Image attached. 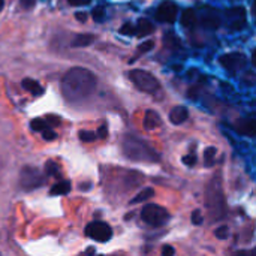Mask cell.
Segmentation results:
<instances>
[{
	"label": "cell",
	"instance_id": "obj_17",
	"mask_svg": "<svg viewBox=\"0 0 256 256\" xmlns=\"http://www.w3.org/2000/svg\"><path fill=\"white\" fill-rule=\"evenodd\" d=\"M195 21H196V15H195L194 9H186L182 15V26L186 28H190V27H194Z\"/></svg>",
	"mask_w": 256,
	"mask_h": 256
},
{
	"label": "cell",
	"instance_id": "obj_39",
	"mask_svg": "<svg viewBox=\"0 0 256 256\" xmlns=\"http://www.w3.org/2000/svg\"><path fill=\"white\" fill-rule=\"evenodd\" d=\"M3 4H4V3H3V0H0V10L3 9Z\"/></svg>",
	"mask_w": 256,
	"mask_h": 256
},
{
	"label": "cell",
	"instance_id": "obj_16",
	"mask_svg": "<svg viewBox=\"0 0 256 256\" xmlns=\"http://www.w3.org/2000/svg\"><path fill=\"white\" fill-rule=\"evenodd\" d=\"M70 182H58V183H56L52 188H51V190H50V194L51 195H66V194H69L70 192Z\"/></svg>",
	"mask_w": 256,
	"mask_h": 256
},
{
	"label": "cell",
	"instance_id": "obj_7",
	"mask_svg": "<svg viewBox=\"0 0 256 256\" xmlns=\"http://www.w3.org/2000/svg\"><path fill=\"white\" fill-rule=\"evenodd\" d=\"M226 20H228V26L231 30H243L246 27V9L242 6H236L226 10Z\"/></svg>",
	"mask_w": 256,
	"mask_h": 256
},
{
	"label": "cell",
	"instance_id": "obj_25",
	"mask_svg": "<svg viewBox=\"0 0 256 256\" xmlns=\"http://www.w3.org/2000/svg\"><path fill=\"white\" fill-rule=\"evenodd\" d=\"M228 226H219L218 230H216V237L219 238V240H225V238H228Z\"/></svg>",
	"mask_w": 256,
	"mask_h": 256
},
{
	"label": "cell",
	"instance_id": "obj_31",
	"mask_svg": "<svg viewBox=\"0 0 256 256\" xmlns=\"http://www.w3.org/2000/svg\"><path fill=\"white\" fill-rule=\"evenodd\" d=\"M92 0H68V3L69 4H72V6H86V4H88Z\"/></svg>",
	"mask_w": 256,
	"mask_h": 256
},
{
	"label": "cell",
	"instance_id": "obj_8",
	"mask_svg": "<svg viewBox=\"0 0 256 256\" xmlns=\"http://www.w3.org/2000/svg\"><path fill=\"white\" fill-rule=\"evenodd\" d=\"M220 64L228 69L230 72H237L240 70L242 68H244L246 64V57L244 54L242 52H230V54H225L219 58Z\"/></svg>",
	"mask_w": 256,
	"mask_h": 256
},
{
	"label": "cell",
	"instance_id": "obj_34",
	"mask_svg": "<svg viewBox=\"0 0 256 256\" xmlns=\"http://www.w3.org/2000/svg\"><path fill=\"white\" fill-rule=\"evenodd\" d=\"M236 256H256V248L252 250H240L236 254Z\"/></svg>",
	"mask_w": 256,
	"mask_h": 256
},
{
	"label": "cell",
	"instance_id": "obj_30",
	"mask_svg": "<svg viewBox=\"0 0 256 256\" xmlns=\"http://www.w3.org/2000/svg\"><path fill=\"white\" fill-rule=\"evenodd\" d=\"M153 45H154V42L153 40H148V42H144L141 46H140V51L141 52H146V51H150L152 48H153Z\"/></svg>",
	"mask_w": 256,
	"mask_h": 256
},
{
	"label": "cell",
	"instance_id": "obj_36",
	"mask_svg": "<svg viewBox=\"0 0 256 256\" xmlns=\"http://www.w3.org/2000/svg\"><path fill=\"white\" fill-rule=\"evenodd\" d=\"M86 14H76V20H80V21H86Z\"/></svg>",
	"mask_w": 256,
	"mask_h": 256
},
{
	"label": "cell",
	"instance_id": "obj_13",
	"mask_svg": "<svg viewBox=\"0 0 256 256\" xmlns=\"http://www.w3.org/2000/svg\"><path fill=\"white\" fill-rule=\"evenodd\" d=\"M21 86H22L24 90H27V92L32 93L33 96H40V94L44 93V87H42L38 81H34V80L24 78L22 82H21Z\"/></svg>",
	"mask_w": 256,
	"mask_h": 256
},
{
	"label": "cell",
	"instance_id": "obj_27",
	"mask_svg": "<svg viewBox=\"0 0 256 256\" xmlns=\"http://www.w3.org/2000/svg\"><path fill=\"white\" fill-rule=\"evenodd\" d=\"M183 164L188 165V166H194V165L196 164V156H194V154L184 156V158H183Z\"/></svg>",
	"mask_w": 256,
	"mask_h": 256
},
{
	"label": "cell",
	"instance_id": "obj_15",
	"mask_svg": "<svg viewBox=\"0 0 256 256\" xmlns=\"http://www.w3.org/2000/svg\"><path fill=\"white\" fill-rule=\"evenodd\" d=\"M202 26L204 27H207V28H218L219 26H220V20H219V16L214 14V12H204V15H202Z\"/></svg>",
	"mask_w": 256,
	"mask_h": 256
},
{
	"label": "cell",
	"instance_id": "obj_37",
	"mask_svg": "<svg viewBox=\"0 0 256 256\" xmlns=\"http://www.w3.org/2000/svg\"><path fill=\"white\" fill-rule=\"evenodd\" d=\"M252 63L256 66V50L254 51V56H252Z\"/></svg>",
	"mask_w": 256,
	"mask_h": 256
},
{
	"label": "cell",
	"instance_id": "obj_22",
	"mask_svg": "<svg viewBox=\"0 0 256 256\" xmlns=\"http://www.w3.org/2000/svg\"><path fill=\"white\" fill-rule=\"evenodd\" d=\"M214 156H216V148H214V147H208V148L204 152L206 166H213V165H214Z\"/></svg>",
	"mask_w": 256,
	"mask_h": 256
},
{
	"label": "cell",
	"instance_id": "obj_11",
	"mask_svg": "<svg viewBox=\"0 0 256 256\" xmlns=\"http://www.w3.org/2000/svg\"><path fill=\"white\" fill-rule=\"evenodd\" d=\"M188 117H189V111H188V108L183 106V105L174 106V108L171 110V112H170V122H171L172 124H182L183 122L188 120Z\"/></svg>",
	"mask_w": 256,
	"mask_h": 256
},
{
	"label": "cell",
	"instance_id": "obj_10",
	"mask_svg": "<svg viewBox=\"0 0 256 256\" xmlns=\"http://www.w3.org/2000/svg\"><path fill=\"white\" fill-rule=\"evenodd\" d=\"M236 130L246 136H256V120L255 118H244L237 122Z\"/></svg>",
	"mask_w": 256,
	"mask_h": 256
},
{
	"label": "cell",
	"instance_id": "obj_21",
	"mask_svg": "<svg viewBox=\"0 0 256 256\" xmlns=\"http://www.w3.org/2000/svg\"><path fill=\"white\" fill-rule=\"evenodd\" d=\"M45 174L46 176H52V177H58L60 176V170H58V165L52 160H48L45 164Z\"/></svg>",
	"mask_w": 256,
	"mask_h": 256
},
{
	"label": "cell",
	"instance_id": "obj_5",
	"mask_svg": "<svg viewBox=\"0 0 256 256\" xmlns=\"http://www.w3.org/2000/svg\"><path fill=\"white\" fill-rule=\"evenodd\" d=\"M45 183V177L42 176V172H39L36 168H24L20 174V184L24 190H33L38 189L40 186H44Z\"/></svg>",
	"mask_w": 256,
	"mask_h": 256
},
{
	"label": "cell",
	"instance_id": "obj_2",
	"mask_svg": "<svg viewBox=\"0 0 256 256\" xmlns=\"http://www.w3.org/2000/svg\"><path fill=\"white\" fill-rule=\"evenodd\" d=\"M123 152L129 159L138 162H158L159 159L158 153L152 147L134 136H126L123 142Z\"/></svg>",
	"mask_w": 256,
	"mask_h": 256
},
{
	"label": "cell",
	"instance_id": "obj_26",
	"mask_svg": "<svg viewBox=\"0 0 256 256\" xmlns=\"http://www.w3.org/2000/svg\"><path fill=\"white\" fill-rule=\"evenodd\" d=\"M192 224H194V225H201V224H202V214H201L200 210H195V212L192 213Z\"/></svg>",
	"mask_w": 256,
	"mask_h": 256
},
{
	"label": "cell",
	"instance_id": "obj_19",
	"mask_svg": "<svg viewBox=\"0 0 256 256\" xmlns=\"http://www.w3.org/2000/svg\"><path fill=\"white\" fill-rule=\"evenodd\" d=\"M153 195H154V190H153L152 188H147V189L141 190L135 198H132V200H130V204H140V202H144V201L150 200Z\"/></svg>",
	"mask_w": 256,
	"mask_h": 256
},
{
	"label": "cell",
	"instance_id": "obj_24",
	"mask_svg": "<svg viewBox=\"0 0 256 256\" xmlns=\"http://www.w3.org/2000/svg\"><path fill=\"white\" fill-rule=\"evenodd\" d=\"M120 33L122 34H128V36H134L135 34V27L130 22H126L124 26L120 27Z\"/></svg>",
	"mask_w": 256,
	"mask_h": 256
},
{
	"label": "cell",
	"instance_id": "obj_32",
	"mask_svg": "<svg viewBox=\"0 0 256 256\" xmlns=\"http://www.w3.org/2000/svg\"><path fill=\"white\" fill-rule=\"evenodd\" d=\"M174 254H176V250L171 246H164L162 248V255L164 256H174Z\"/></svg>",
	"mask_w": 256,
	"mask_h": 256
},
{
	"label": "cell",
	"instance_id": "obj_18",
	"mask_svg": "<svg viewBox=\"0 0 256 256\" xmlns=\"http://www.w3.org/2000/svg\"><path fill=\"white\" fill-rule=\"evenodd\" d=\"M93 40H94V36H93V34H87V33H84V34H76L75 39L72 40V45L76 46V48H80V46H87V45H90Z\"/></svg>",
	"mask_w": 256,
	"mask_h": 256
},
{
	"label": "cell",
	"instance_id": "obj_28",
	"mask_svg": "<svg viewBox=\"0 0 256 256\" xmlns=\"http://www.w3.org/2000/svg\"><path fill=\"white\" fill-rule=\"evenodd\" d=\"M104 8H100V6H98L94 10H93V18L96 20V21H100L102 18H104Z\"/></svg>",
	"mask_w": 256,
	"mask_h": 256
},
{
	"label": "cell",
	"instance_id": "obj_23",
	"mask_svg": "<svg viewBox=\"0 0 256 256\" xmlns=\"http://www.w3.org/2000/svg\"><path fill=\"white\" fill-rule=\"evenodd\" d=\"M80 138L84 142H92V141H94L98 138V135L94 132H90V130H81L80 132Z\"/></svg>",
	"mask_w": 256,
	"mask_h": 256
},
{
	"label": "cell",
	"instance_id": "obj_4",
	"mask_svg": "<svg viewBox=\"0 0 256 256\" xmlns=\"http://www.w3.org/2000/svg\"><path fill=\"white\" fill-rule=\"evenodd\" d=\"M141 218L146 224H148L152 226H162L170 220V213L160 206L148 204L142 208Z\"/></svg>",
	"mask_w": 256,
	"mask_h": 256
},
{
	"label": "cell",
	"instance_id": "obj_33",
	"mask_svg": "<svg viewBox=\"0 0 256 256\" xmlns=\"http://www.w3.org/2000/svg\"><path fill=\"white\" fill-rule=\"evenodd\" d=\"M20 3H21V6H22V8L30 9V8H33V6H34L36 0H20Z\"/></svg>",
	"mask_w": 256,
	"mask_h": 256
},
{
	"label": "cell",
	"instance_id": "obj_12",
	"mask_svg": "<svg viewBox=\"0 0 256 256\" xmlns=\"http://www.w3.org/2000/svg\"><path fill=\"white\" fill-rule=\"evenodd\" d=\"M159 126H160V117H159V114L156 111H153V110H148L146 112V117H144V128L147 130H153V129H156Z\"/></svg>",
	"mask_w": 256,
	"mask_h": 256
},
{
	"label": "cell",
	"instance_id": "obj_29",
	"mask_svg": "<svg viewBox=\"0 0 256 256\" xmlns=\"http://www.w3.org/2000/svg\"><path fill=\"white\" fill-rule=\"evenodd\" d=\"M42 136H44V140H46V141H52V140L56 138V132L51 130V129H46V130L42 132Z\"/></svg>",
	"mask_w": 256,
	"mask_h": 256
},
{
	"label": "cell",
	"instance_id": "obj_6",
	"mask_svg": "<svg viewBox=\"0 0 256 256\" xmlns=\"http://www.w3.org/2000/svg\"><path fill=\"white\" fill-rule=\"evenodd\" d=\"M86 234H87V237H90V238L94 240V242L105 243V242L111 240V237H112V230H111L110 225H106L105 222H92V224L87 225Z\"/></svg>",
	"mask_w": 256,
	"mask_h": 256
},
{
	"label": "cell",
	"instance_id": "obj_3",
	"mask_svg": "<svg viewBox=\"0 0 256 256\" xmlns=\"http://www.w3.org/2000/svg\"><path fill=\"white\" fill-rule=\"evenodd\" d=\"M129 78L130 81L135 84L136 88H140L141 92H146V93H156L160 86H159V81L147 70H142V69H134L130 70L129 74Z\"/></svg>",
	"mask_w": 256,
	"mask_h": 256
},
{
	"label": "cell",
	"instance_id": "obj_9",
	"mask_svg": "<svg viewBox=\"0 0 256 256\" xmlns=\"http://www.w3.org/2000/svg\"><path fill=\"white\" fill-rule=\"evenodd\" d=\"M178 14V8L172 2H164L156 12V18L162 22H174Z\"/></svg>",
	"mask_w": 256,
	"mask_h": 256
},
{
	"label": "cell",
	"instance_id": "obj_20",
	"mask_svg": "<svg viewBox=\"0 0 256 256\" xmlns=\"http://www.w3.org/2000/svg\"><path fill=\"white\" fill-rule=\"evenodd\" d=\"M30 126H32V129H33L34 132H44V130L50 129L48 122H46V120H42V118H34V120L30 123Z\"/></svg>",
	"mask_w": 256,
	"mask_h": 256
},
{
	"label": "cell",
	"instance_id": "obj_38",
	"mask_svg": "<svg viewBox=\"0 0 256 256\" xmlns=\"http://www.w3.org/2000/svg\"><path fill=\"white\" fill-rule=\"evenodd\" d=\"M252 12H254V15H256V0L254 2V4H252Z\"/></svg>",
	"mask_w": 256,
	"mask_h": 256
},
{
	"label": "cell",
	"instance_id": "obj_1",
	"mask_svg": "<svg viewBox=\"0 0 256 256\" xmlns=\"http://www.w3.org/2000/svg\"><path fill=\"white\" fill-rule=\"evenodd\" d=\"M96 87V76L84 68H72L62 81V92L66 100L81 102L87 99Z\"/></svg>",
	"mask_w": 256,
	"mask_h": 256
},
{
	"label": "cell",
	"instance_id": "obj_14",
	"mask_svg": "<svg viewBox=\"0 0 256 256\" xmlns=\"http://www.w3.org/2000/svg\"><path fill=\"white\" fill-rule=\"evenodd\" d=\"M153 30H154L153 24H152L148 20H146V18H141V20L138 21V26L135 27V34H136V36H140V38H142V36H147V34H150Z\"/></svg>",
	"mask_w": 256,
	"mask_h": 256
},
{
	"label": "cell",
	"instance_id": "obj_35",
	"mask_svg": "<svg viewBox=\"0 0 256 256\" xmlns=\"http://www.w3.org/2000/svg\"><path fill=\"white\" fill-rule=\"evenodd\" d=\"M106 134H108L106 126H102V128L99 129V136H100V138H105V136H106Z\"/></svg>",
	"mask_w": 256,
	"mask_h": 256
}]
</instances>
